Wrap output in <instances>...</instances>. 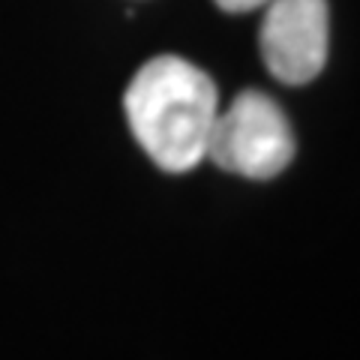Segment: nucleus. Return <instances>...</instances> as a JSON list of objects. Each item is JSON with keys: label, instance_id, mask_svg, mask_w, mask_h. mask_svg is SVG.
Instances as JSON below:
<instances>
[{"label": "nucleus", "instance_id": "obj_1", "mask_svg": "<svg viewBox=\"0 0 360 360\" xmlns=\"http://www.w3.org/2000/svg\"><path fill=\"white\" fill-rule=\"evenodd\" d=\"M129 129L144 153L168 174H184L207 156L219 94L213 78L174 54L141 66L123 96Z\"/></svg>", "mask_w": 360, "mask_h": 360}, {"label": "nucleus", "instance_id": "obj_2", "mask_svg": "<svg viewBox=\"0 0 360 360\" xmlns=\"http://www.w3.org/2000/svg\"><path fill=\"white\" fill-rule=\"evenodd\" d=\"M295 156V132L274 99L258 90H243L229 108H219L210 129L207 156L222 172L270 180Z\"/></svg>", "mask_w": 360, "mask_h": 360}, {"label": "nucleus", "instance_id": "obj_3", "mask_svg": "<svg viewBox=\"0 0 360 360\" xmlns=\"http://www.w3.org/2000/svg\"><path fill=\"white\" fill-rule=\"evenodd\" d=\"M328 0H270L262 21V58L283 84H309L328 63Z\"/></svg>", "mask_w": 360, "mask_h": 360}, {"label": "nucleus", "instance_id": "obj_4", "mask_svg": "<svg viewBox=\"0 0 360 360\" xmlns=\"http://www.w3.org/2000/svg\"><path fill=\"white\" fill-rule=\"evenodd\" d=\"M270 0H217V6L225 13H252V9L267 6Z\"/></svg>", "mask_w": 360, "mask_h": 360}]
</instances>
